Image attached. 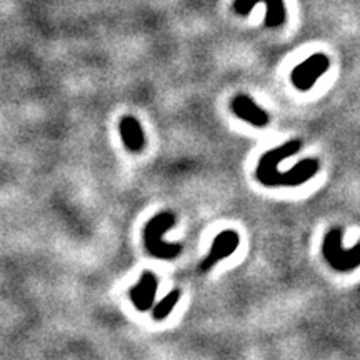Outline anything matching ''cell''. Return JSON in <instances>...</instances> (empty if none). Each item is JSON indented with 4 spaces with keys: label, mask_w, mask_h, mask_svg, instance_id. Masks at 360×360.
I'll return each instance as SVG.
<instances>
[{
    "label": "cell",
    "mask_w": 360,
    "mask_h": 360,
    "mask_svg": "<svg viewBox=\"0 0 360 360\" xmlns=\"http://www.w3.org/2000/svg\"><path fill=\"white\" fill-rule=\"evenodd\" d=\"M157 285H159L157 277L146 270L141 276V281H139L137 285L130 290V300H132L135 309L141 310V312H147V310L154 307Z\"/></svg>",
    "instance_id": "cell-7"
},
{
    "label": "cell",
    "mask_w": 360,
    "mask_h": 360,
    "mask_svg": "<svg viewBox=\"0 0 360 360\" xmlns=\"http://www.w3.org/2000/svg\"><path fill=\"white\" fill-rule=\"evenodd\" d=\"M179 300H180V290L174 289L170 294L165 295L159 304L154 305V307H152V315H154L155 321H164V319L172 312Z\"/></svg>",
    "instance_id": "cell-10"
},
{
    "label": "cell",
    "mask_w": 360,
    "mask_h": 360,
    "mask_svg": "<svg viewBox=\"0 0 360 360\" xmlns=\"http://www.w3.org/2000/svg\"><path fill=\"white\" fill-rule=\"evenodd\" d=\"M302 142L300 141H289L282 146H278L267 154L260 157L257 170H255V177L265 187H299L314 177L321 169V164L315 159H304L294 167L281 172L277 165L289 155H294L300 150Z\"/></svg>",
    "instance_id": "cell-1"
},
{
    "label": "cell",
    "mask_w": 360,
    "mask_h": 360,
    "mask_svg": "<svg viewBox=\"0 0 360 360\" xmlns=\"http://www.w3.org/2000/svg\"><path fill=\"white\" fill-rule=\"evenodd\" d=\"M264 2L267 7V13H265V25L270 29H276V27L283 25L285 22V6H283V0H236L233 2V11L240 15H247L255 4Z\"/></svg>",
    "instance_id": "cell-6"
},
{
    "label": "cell",
    "mask_w": 360,
    "mask_h": 360,
    "mask_svg": "<svg viewBox=\"0 0 360 360\" xmlns=\"http://www.w3.org/2000/svg\"><path fill=\"white\" fill-rule=\"evenodd\" d=\"M322 255L337 272H350L360 265V244L354 249H342V231L334 227L323 238Z\"/></svg>",
    "instance_id": "cell-3"
},
{
    "label": "cell",
    "mask_w": 360,
    "mask_h": 360,
    "mask_svg": "<svg viewBox=\"0 0 360 360\" xmlns=\"http://www.w3.org/2000/svg\"><path fill=\"white\" fill-rule=\"evenodd\" d=\"M175 225V215L170 210L157 214L154 219H150L143 227V244L146 250L152 257L162 260L177 259L182 252L180 244H167L164 242L165 232L170 231Z\"/></svg>",
    "instance_id": "cell-2"
},
{
    "label": "cell",
    "mask_w": 360,
    "mask_h": 360,
    "mask_svg": "<svg viewBox=\"0 0 360 360\" xmlns=\"http://www.w3.org/2000/svg\"><path fill=\"white\" fill-rule=\"evenodd\" d=\"M232 110L238 119L245 120V122L252 124L254 127H265L270 122V115L267 112L260 109L250 97L242 96V94L232 101Z\"/></svg>",
    "instance_id": "cell-8"
},
{
    "label": "cell",
    "mask_w": 360,
    "mask_h": 360,
    "mask_svg": "<svg viewBox=\"0 0 360 360\" xmlns=\"http://www.w3.org/2000/svg\"><path fill=\"white\" fill-rule=\"evenodd\" d=\"M238 244H240V237H238V233L236 231L220 232L219 236L214 238L212 247H210L207 257L202 260L199 265L200 272H209V270L215 267L220 260L231 257L233 252L237 250Z\"/></svg>",
    "instance_id": "cell-5"
},
{
    "label": "cell",
    "mask_w": 360,
    "mask_h": 360,
    "mask_svg": "<svg viewBox=\"0 0 360 360\" xmlns=\"http://www.w3.org/2000/svg\"><path fill=\"white\" fill-rule=\"evenodd\" d=\"M120 135H122V141L130 152H141L143 146H146V135L139 124V120L132 115H125L120 119L119 124Z\"/></svg>",
    "instance_id": "cell-9"
},
{
    "label": "cell",
    "mask_w": 360,
    "mask_h": 360,
    "mask_svg": "<svg viewBox=\"0 0 360 360\" xmlns=\"http://www.w3.org/2000/svg\"><path fill=\"white\" fill-rule=\"evenodd\" d=\"M328 67H330V60H328L326 53H314V56H310L307 60L300 62V64L295 67L290 75L292 84H294L295 89L307 92V90L314 87L317 79L326 74Z\"/></svg>",
    "instance_id": "cell-4"
}]
</instances>
